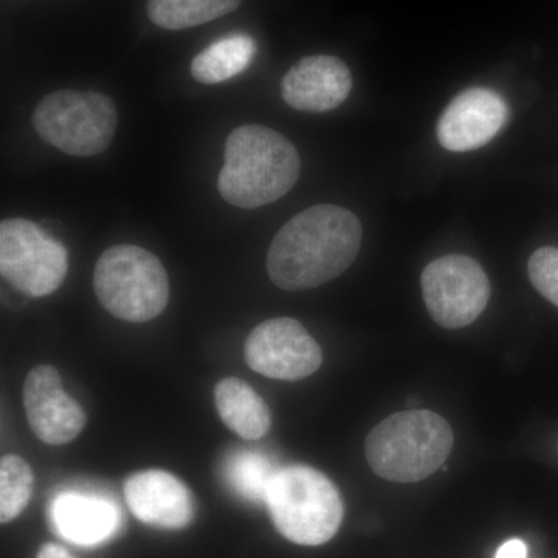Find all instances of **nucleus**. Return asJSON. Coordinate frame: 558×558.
<instances>
[{
	"instance_id": "obj_1",
	"label": "nucleus",
	"mask_w": 558,
	"mask_h": 558,
	"mask_svg": "<svg viewBox=\"0 0 558 558\" xmlns=\"http://www.w3.org/2000/svg\"><path fill=\"white\" fill-rule=\"evenodd\" d=\"M362 223L354 213L317 205L290 219L267 253V271L279 289L307 290L340 277L357 258Z\"/></svg>"
},
{
	"instance_id": "obj_2",
	"label": "nucleus",
	"mask_w": 558,
	"mask_h": 558,
	"mask_svg": "<svg viewBox=\"0 0 558 558\" xmlns=\"http://www.w3.org/2000/svg\"><path fill=\"white\" fill-rule=\"evenodd\" d=\"M300 171L299 153L284 135L260 124H244L227 138L218 190L234 207L259 208L286 196Z\"/></svg>"
},
{
	"instance_id": "obj_3",
	"label": "nucleus",
	"mask_w": 558,
	"mask_h": 558,
	"mask_svg": "<svg viewBox=\"0 0 558 558\" xmlns=\"http://www.w3.org/2000/svg\"><path fill=\"white\" fill-rule=\"evenodd\" d=\"M449 422L428 410L400 411L366 438V459L380 478L417 483L442 468L453 449Z\"/></svg>"
},
{
	"instance_id": "obj_4",
	"label": "nucleus",
	"mask_w": 558,
	"mask_h": 558,
	"mask_svg": "<svg viewBox=\"0 0 558 558\" xmlns=\"http://www.w3.org/2000/svg\"><path fill=\"white\" fill-rule=\"evenodd\" d=\"M266 505L279 534L301 546L328 543L344 515L339 488L307 465L279 469L267 492Z\"/></svg>"
},
{
	"instance_id": "obj_5",
	"label": "nucleus",
	"mask_w": 558,
	"mask_h": 558,
	"mask_svg": "<svg viewBox=\"0 0 558 558\" xmlns=\"http://www.w3.org/2000/svg\"><path fill=\"white\" fill-rule=\"evenodd\" d=\"M94 289L109 314L130 323L159 317L170 301V279L163 264L137 245L106 250L95 266Z\"/></svg>"
},
{
	"instance_id": "obj_6",
	"label": "nucleus",
	"mask_w": 558,
	"mask_h": 558,
	"mask_svg": "<svg viewBox=\"0 0 558 558\" xmlns=\"http://www.w3.org/2000/svg\"><path fill=\"white\" fill-rule=\"evenodd\" d=\"M39 137L69 156H97L109 148L119 116L108 95L58 90L40 100L33 112Z\"/></svg>"
},
{
	"instance_id": "obj_7",
	"label": "nucleus",
	"mask_w": 558,
	"mask_h": 558,
	"mask_svg": "<svg viewBox=\"0 0 558 558\" xmlns=\"http://www.w3.org/2000/svg\"><path fill=\"white\" fill-rule=\"evenodd\" d=\"M0 271L24 295L47 296L68 277V250L32 220L5 219L0 223Z\"/></svg>"
},
{
	"instance_id": "obj_8",
	"label": "nucleus",
	"mask_w": 558,
	"mask_h": 558,
	"mask_svg": "<svg viewBox=\"0 0 558 558\" xmlns=\"http://www.w3.org/2000/svg\"><path fill=\"white\" fill-rule=\"evenodd\" d=\"M422 295L432 318L446 329L472 325L486 310L490 282L475 259L447 255L422 271Z\"/></svg>"
},
{
	"instance_id": "obj_9",
	"label": "nucleus",
	"mask_w": 558,
	"mask_h": 558,
	"mask_svg": "<svg viewBox=\"0 0 558 558\" xmlns=\"http://www.w3.org/2000/svg\"><path fill=\"white\" fill-rule=\"evenodd\" d=\"M244 357L255 373L288 381L306 379L323 363L322 348L293 318L267 319L256 326L245 341Z\"/></svg>"
},
{
	"instance_id": "obj_10",
	"label": "nucleus",
	"mask_w": 558,
	"mask_h": 558,
	"mask_svg": "<svg viewBox=\"0 0 558 558\" xmlns=\"http://www.w3.org/2000/svg\"><path fill=\"white\" fill-rule=\"evenodd\" d=\"M24 407L36 438L49 446H62L78 438L86 427V414L62 388L58 369L39 365L24 384Z\"/></svg>"
},
{
	"instance_id": "obj_11",
	"label": "nucleus",
	"mask_w": 558,
	"mask_h": 558,
	"mask_svg": "<svg viewBox=\"0 0 558 558\" xmlns=\"http://www.w3.org/2000/svg\"><path fill=\"white\" fill-rule=\"evenodd\" d=\"M508 117V105L497 92L484 87L461 92L440 116L439 143L453 153L483 148L505 128Z\"/></svg>"
},
{
	"instance_id": "obj_12",
	"label": "nucleus",
	"mask_w": 558,
	"mask_h": 558,
	"mask_svg": "<svg viewBox=\"0 0 558 558\" xmlns=\"http://www.w3.org/2000/svg\"><path fill=\"white\" fill-rule=\"evenodd\" d=\"M131 512L142 523L159 529H183L194 519L190 488L163 470H146L124 484Z\"/></svg>"
},
{
	"instance_id": "obj_13",
	"label": "nucleus",
	"mask_w": 558,
	"mask_h": 558,
	"mask_svg": "<svg viewBox=\"0 0 558 558\" xmlns=\"http://www.w3.org/2000/svg\"><path fill=\"white\" fill-rule=\"evenodd\" d=\"M352 89L348 65L336 57H307L296 62L281 81L282 100L303 112L339 108Z\"/></svg>"
},
{
	"instance_id": "obj_14",
	"label": "nucleus",
	"mask_w": 558,
	"mask_h": 558,
	"mask_svg": "<svg viewBox=\"0 0 558 558\" xmlns=\"http://www.w3.org/2000/svg\"><path fill=\"white\" fill-rule=\"evenodd\" d=\"M51 521L62 538L78 546H97L119 531L120 513L106 499L62 494L51 505Z\"/></svg>"
},
{
	"instance_id": "obj_15",
	"label": "nucleus",
	"mask_w": 558,
	"mask_h": 558,
	"mask_svg": "<svg viewBox=\"0 0 558 558\" xmlns=\"http://www.w3.org/2000/svg\"><path fill=\"white\" fill-rule=\"evenodd\" d=\"M215 400L223 424L242 439L256 440L269 433L270 411L245 381L236 377L220 380L215 388Z\"/></svg>"
},
{
	"instance_id": "obj_16",
	"label": "nucleus",
	"mask_w": 558,
	"mask_h": 558,
	"mask_svg": "<svg viewBox=\"0 0 558 558\" xmlns=\"http://www.w3.org/2000/svg\"><path fill=\"white\" fill-rule=\"evenodd\" d=\"M255 54L256 43L252 36H227L194 58L191 73L202 84L223 83L244 72L252 64Z\"/></svg>"
},
{
	"instance_id": "obj_17",
	"label": "nucleus",
	"mask_w": 558,
	"mask_h": 558,
	"mask_svg": "<svg viewBox=\"0 0 558 558\" xmlns=\"http://www.w3.org/2000/svg\"><path fill=\"white\" fill-rule=\"evenodd\" d=\"M240 5L241 0H149L148 14L161 28L183 31L226 16Z\"/></svg>"
},
{
	"instance_id": "obj_18",
	"label": "nucleus",
	"mask_w": 558,
	"mask_h": 558,
	"mask_svg": "<svg viewBox=\"0 0 558 558\" xmlns=\"http://www.w3.org/2000/svg\"><path fill=\"white\" fill-rule=\"evenodd\" d=\"M278 470L258 451H236L227 461V480L240 497L266 502L267 492Z\"/></svg>"
},
{
	"instance_id": "obj_19",
	"label": "nucleus",
	"mask_w": 558,
	"mask_h": 558,
	"mask_svg": "<svg viewBox=\"0 0 558 558\" xmlns=\"http://www.w3.org/2000/svg\"><path fill=\"white\" fill-rule=\"evenodd\" d=\"M33 472L31 465L16 454L0 461V521L10 523L20 517L31 501Z\"/></svg>"
},
{
	"instance_id": "obj_20",
	"label": "nucleus",
	"mask_w": 558,
	"mask_h": 558,
	"mask_svg": "<svg viewBox=\"0 0 558 558\" xmlns=\"http://www.w3.org/2000/svg\"><path fill=\"white\" fill-rule=\"evenodd\" d=\"M534 288L558 307V248H538L527 264Z\"/></svg>"
},
{
	"instance_id": "obj_21",
	"label": "nucleus",
	"mask_w": 558,
	"mask_h": 558,
	"mask_svg": "<svg viewBox=\"0 0 558 558\" xmlns=\"http://www.w3.org/2000/svg\"><path fill=\"white\" fill-rule=\"evenodd\" d=\"M495 558H527V546L523 539L512 538L502 543Z\"/></svg>"
},
{
	"instance_id": "obj_22",
	"label": "nucleus",
	"mask_w": 558,
	"mask_h": 558,
	"mask_svg": "<svg viewBox=\"0 0 558 558\" xmlns=\"http://www.w3.org/2000/svg\"><path fill=\"white\" fill-rule=\"evenodd\" d=\"M36 558H75L70 556L68 550L61 548V546L53 545V543H47L43 548L39 549Z\"/></svg>"
}]
</instances>
